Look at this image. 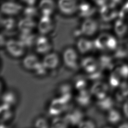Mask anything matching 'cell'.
<instances>
[{
  "instance_id": "6da1fadb",
  "label": "cell",
  "mask_w": 128,
  "mask_h": 128,
  "mask_svg": "<svg viewBox=\"0 0 128 128\" xmlns=\"http://www.w3.org/2000/svg\"><path fill=\"white\" fill-rule=\"evenodd\" d=\"M5 45L8 52L13 56L20 57L24 53L25 46L19 40H10Z\"/></svg>"
},
{
  "instance_id": "836d02e7",
  "label": "cell",
  "mask_w": 128,
  "mask_h": 128,
  "mask_svg": "<svg viewBox=\"0 0 128 128\" xmlns=\"http://www.w3.org/2000/svg\"><path fill=\"white\" fill-rule=\"evenodd\" d=\"M47 68L44 65V64L42 62H40L36 68L34 69V71L38 75H44L46 73Z\"/></svg>"
},
{
  "instance_id": "4fadbf2b",
  "label": "cell",
  "mask_w": 128,
  "mask_h": 128,
  "mask_svg": "<svg viewBox=\"0 0 128 128\" xmlns=\"http://www.w3.org/2000/svg\"><path fill=\"white\" fill-rule=\"evenodd\" d=\"M36 50L40 54H45L50 50L51 46L48 39L44 36L37 38L36 42Z\"/></svg>"
},
{
  "instance_id": "484cf974",
  "label": "cell",
  "mask_w": 128,
  "mask_h": 128,
  "mask_svg": "<svg viewBox=\"0 0 128 128\" xmlns=\"http://www.w3.org/2000/svg\"><path fill=\"white\" fill-rule=\"evenodd\" d=\"M122 78L118 68H116L111 73L110 77V84L112 87H116L120 84Z\"/></svg>"
},
{
  "instance_id": "cb8c5ba5",
  "label": "cell",
  "mask_w": 128,
  "mask_h": 128,
  "mask_svg": "<svg viewBox=\"0 0 128 128\" xmlns=\"http://www.w3.org/2000/svg\"><path fill=\"white\" fill-rule=\"evenodd\" d=\"M98 100L97 105L101 110H110L112 108L114 102L113 100L110 97L106 96L102 99Z\"/></svg>"
},
{
  "instance_id": "f1b7e54d",
  "label": "cell",
  "mask_w": 128,
  "mask_h": 128,
  "mask_svg": "<svg viewBox=\"0 0 128 128\" xmlns=\"http://www.w3.org/2000/svg\"><path fill=\"white\" fill-rule=\"evenodd\" d=\"M120 114L118 110L112 109L109 110L108 114V120L110 123L116 124L120 120Z\"/></svg>"
},
{
  "instance_id": "4316f807",
  "label": "cell",
  "mask_w": 128,
  "mask_h": 128,
  "mask_svg": "<svg viewBox=\"0 0 128 128\" xmlns=\"http://www.w3.org/2000/svg\"><path fill=\"white\" fill-rule=\"evenodd\" d=\"M2 102L10 106L14 104L16 102V98L14 94L12 92H6L2 96Z\"/></svg>"
},
{
  "instance_id": "ffe728a7",
  "label": "cell",
  "mask_w": 128,
  "mask_h": 128,
  "mask_svg": "<svg viewBox=\"0 0 128 128\" xmlns=\"http://www.w3.org/2000/svg\"><path fill=\"white\" fill-rule=\"evenodd\" d=\"M40 62L38 58L34 54H29L23 60L22 64L24 67L28 70H34Z\"/></svg>"
},
{
  "instance_id": "60d3db41",
  "label": "cell",
  "mask_w": 128,
  "mask_h": 128,
  "mask_svg": "<svg viewBox=\"0 0 128 128\" xmlns=\"http://www.w3.org/2000/svg\"><path fill=\"white\" fill-rule=\"evenodd\" d=\"M93 0L100 6H102L106 4V3L108 1V0Z\"/></svg>"
},
{
  "instance_id": "d4e9b609",
  "label": "cell",
  "mask_w": 128,
  "mask_h": 128,
  "mask_svg": "<svg viewBox=\"0 0 128 128\" xmlns=\"http://www.w3.org/2000/svg\"><path fill=\"white\" fill-rule=\"evenodd\" d=\"M128 30V26L122 20H118L114 24V30L119 36H124Z\"/></svg>"
},
{
  "instance_id": "f546056e",
  "label": "cell",
  "mask_w": 128,
  "mask_h": 128,
  "mask_svg": "<svg viewBox=\"0 0 128 128\" xmlns=\"http://www.w3.org/2000/svg\"><path fill=\"white\" fill-rule=\"evenodd\" d=\"M2 24L5 30L8 31L12 30L16 26L15 20L12 18H6L2 20Z\"/></svg>"
},
{
  "instance_id": "8992f818",
  "label": "cell",
  "mask_w": 128,
  "mask_h": 128,
  "mask_svg": "<svg viewBox=\"0 0 128 128\" xmlns=\"http://www.w3.org/2000/svg\"><path fill=\"white\" fill-rule=\"evenodd\" d=\"M98 28V24L94 20L86 19L82 24L80 30L82 33L86 36L94 34Z\"/></svg>"
},
{
  "instance_id": "e575fe53",
  "label": "cell",
  "mask_w": 128,
  "mask_h": 128,
  "mask_svg": "<svg viewBox=\"0 0 128 128\" xmlns=\"http://www.w3.org/2000/svg\"><path fill=\"white\" fill-rule=\"evenodd\" d=\"M78 126L80 128H94L96 127L94 123L90 120H82Z\"/></svg>"
},
{
  "instance_id": "74e56055",
  "label": "cell",
  "mask_w": 128,
  "mask_h": 128,
  "mask_svg": "<svg viewBox=\"0 0 128 128\" xmlns=\"http://www.w3.org/2000/svg\"><path fill=\"white\" fill-rule=\"evenodd\" d=\"M71 86L68 84H63L60 88V92L61 95L71 94Z\"/></svg>"
},
{
  "instance_id": "ab89813d",
  "label": "cell",
  "mask_w": 128,
  "mask_h": 128,
  "mask_svg": "<svg viewBox=\"0 0 128 128\" xmlns=\"http://www.w3.org/2000/svg\"><path fill=\"white\" fill-rule=\"evenodd\" d=\"M123 110L125 116L128 118V100L124 102L123 106Z\"/></svg>"
},
{
  "instance_id": "7c38bea8",
  "label": "cell",
  "mask_w": 128,
  "mask_h": 128,
  "mask_svg": "<svg viewBox=\"0 0 128 128\" xmlns=\"http://www.w3.org/2000/svg\"><path fill=\"white\" fill-rule=\"evenodd\" d=\"M52 28V21L50 16H42L38 24V30L42 34L48 33Z\"/></svg>"
},
{
  "instance_id": "52a82bcc",
  "label": "cell",
  "mask_w": 128,
  "mask_h": 128,
  "mask_svg": "<svg viewBox=\"0 0 128 128\" xmlns=\"http://www.w3.org/2000/svg\"><path fill=\"white\" fill-rule=\"evenodd\" d=\"M114 6L111 4H104L101 6L100 14L103 20L108 22L116 18V12L114 10Z\"/></svg>"
},
{
  "instance_id": "2e32d148",
  "label": "cell",
  "mask_w": 128,
  "mask_h": 128,
  "mask_svg": "<svg viewBox=\"0 0 128 128\" xmlns=\"http://www.w3.org/2000/svg\"><path fill=\"white\" fill-rule=\"evenodd\" d=\"M91 92L86 89L79 91L76 97V102L82 106H88L91 100Z\"/></svg>"
},
{
  "instance_id": "1f68e13d",
  "label": "cell",
  "mask_w": 128,
  "mask_h": 128,
  "mask_svg": "<svg viewBox=\"0 0 128 128\" xmlns=\"http://www.w3.org/2000/svg\"><path fill=\"white\" fill-rule=\"evenodd\" d=\"M88 76L89 79L94 81L98 82L102 78V74L100 70H96L92 73L88 74Z\"/></svg>"
},
{
  "instance_id": "7402d4cb",
  "label": "cell",
  "mask_w": 128,
  "mask_h": 128,
  "mask_svg": "<svg viewBox=\"0 0 128 128\" xmlns=\"http://www.w3.org/2000/svg\"><path fill=\"white\" fill-rule=\"evenodd\" d=\"M10 106L2 102L0 108V116L1 122H4L8 120L12 116V112L10 108Z\"/></svg>"
},
{
  "instance_id": "603a6c76",
  "label": "cell",
  "mask_w": 128,
  "mask_h": 128,
  "mask_svg": "<svg viewBox=\"0 0 128 128\" xmlns=\"http://www.w3.org/2000/svg\"><path fill=\"white\" fill-rule=\"evenodd\" d=\"M98 63L100 69H110L113 66L112 58L106 55L101 56L98 59Z\"/></svg>"
},
{
  "instance_id": "d6a6232c",
  "label": "cell",
  "mask_w": 128,
  "mask_h": 128,
  "mask_svg": "<svg viewBox=\"0 0 128 128\" xmlns=\"http://www.w3.org/2000/svg\"><path fill=\"white\" fill-rule=\"evenodd\" d=\"M117 48V42L116 38L112 36H110L106 44V48L110 50H114Z\"/></svg>"
},
{
  "instance_id": "d590c367",
  "label": "cell",
  "mask_w": 128,
  "mask_h": 128,
  "mask_svg": "<svg viewBox=\"0 0 128 128\" xmlns=\"http://www.w3.org/2000/svg\"><path fill=\"white\" fill-rule=\"evenodd\" d=\"M34 126L38 128H47L48 124L46 119L44 118H38L34 123Z\"/></svg>"
},
{
  "instance_id": "7a4b0ae2",
  "label": "cell",
  "mask_w": 128,
  "mask_h": 128,
  "mask_svg": "<svg viewBox=\"0 0 128 128\" xmlns=\"http://www.w3.org/2000/svg\"><path fill=\"white\" fill-rule=\"evenodd\" d=\"M66 103L60 97L54 99L49 106L48 112L50 114L54 116H58L62 113L67 107Z\"/></svg>"
},
{
  "instance_id": "4dcf8cb0",
  "label": "cell",
  "mask_w": 128,
  "mask_h": 128,
  "mask_svg": "<svg viewBox=\"0 0 128 128\" xmlns=\"http://www.w3.org/2000/svg\"><path fill=\"white\" fill-rule=\"evenodd\" d=\"M24 14L26 17L32 18L38 14V11L36 8L30 6L26 8L24 10Z\"/></svg>"
},
{
  "instance_id": "d6986e66",
  "label": "cell",
  "mask_w": 128,
  "mask_h": 128,
  "mask_svg": "<svg viewBox=\"0 0 128 128\" xmlns=\"http://www.w3.org/2000/svg\"><path fill=\"white\" fill-rule=\"evenodd\" d=\"M77 46L78 50L82 54H86L94 48V42L84 38H80L78 40Z\"/></svg>"
},
{
  "instance_id": "8fae6325",
  "label": "cell",
  "mask_w": 128,
  "mask_h": 128,
  "mask_svg": "<svg viewBox=\"0 0 128 128\" xmlns=\"http://www.w3.org/2000/svg\"><path fill=\"white\" fill-rule=\"evenodd\" d=\"M36 26L35 22L32 18L28 17L20 20L18 24V28L21 32H30Z\"/></svg>"
},
{
  "instance_id": "9c48e42d",
  "label": "cell",
  "mask_w": 128,
  "mask_h": 128,
  "mask_svg": "<svg viewBox=\"0 0 128 128\" xmlns=\"http://www.w3.org/2000/svg\"><path fill=\"white\" fill-rule=\"evenodd\" d=\"M81 66L84 70L88 74L96 70L99 67L98 61L91 56L84 58L81 62Z\"/></svg>"
},
{
  "instance_id": "8d00e7d4",
  "label": "cell",
  "mask_w": 128,
  "mask_h": 128,
  "mask_svg": "<svg viewBox=\"0 0 128 128\" xmlns=\"http://www.w3.org/2000/svg\"><path fill=\"white\" fill-rule=\"evenodd\" d=\"M122 78H128V66L126 64H122L120 66L117 67Z\"/></svg>"
},
{
  "instance_id": "3957f363",
  "label": "cell",
  "mask_w": 128,
  "mask_h": 128,
  "mask_svg": "<svg viewBox=\"0 0 128 128\" xmlns=\"http://www.w3.org/2000/svg\"><path fill=\"white\" fill-rule=\"evenodd\" d=\"M58 6L60 12L66 15L73 14L78 9L76 0H59Z\"/></svg>"
},
{
  "instance_id": "ac0fdd59",
  "label": "cell",
  "mask_w": 128,
  "mask_h": 128,
  "mask_svg": "<svg viewBox=\"0 0 128 128\" xmlns=\"http://www.w3.org/2000/svg\"><path fill=\"white\" fill-rule=\"evenodd\" d=\"M36 35L30 32H22L19 36V40L27 47H30L36 44Z\"/></svg>"
},
{
  "instance_id": "5bb4252c",
  "label": "cell",
  "mask_w": 128,
  "mask_h": 128,
  "mask_svg": "<svg viewBox=\"0 0 128 128\" xmlns=\"http://www.w3.org/2000/svg\"><path fill=\"white\" fill-rule=\"evenodd\" d=\"M42 16H50L56 8V4L53 0H42L39 4Z\"/></svg>"
},
{
  "instance_id": "83f0119b",
  "label": "cell",
  "mask_w": 128,
  "mask_h": 128,
  "mask_svg": "<svg viewBox=\"0 0 128 128\" xmlns=\"http://www.w3.org/2000/svg\"><path fill=\"white\" fill-rule=\"evenodd\" d=\"M68 124L66 122L64 118H60L56 116L54 118L52 122L51 126L56 128H64L68 126Z\"/></svg>"
},
{
  "instance_id": "b9f144b4",
  "label": "cell",
  "mask_w": 128,
  "mask_h": 128,
  "mask_svg": "<svg viewBox=\"0 0 128 128\" xmlns=\"http://www.w3.org/2000/svg\"><path fill=\"white\" fill-rule=\"evenodd\" d=\"M24 2L26 3L29 6H32L35 3L36 0H22Z\"/></svg>"
},
{
  "instance_id": "e0dca14e",
  "label": "cell",
  "mask_w": 128,
  "mask_h": 128,
  "mask_svg": "<svg viewBox=\"0 0 128 128\" xmlns=\"http://www.w3.org/2000/svg\"><path fill=\"white\" fill-rule=\"evenodd\" d=\"M59 62V58L57 54L50 53L48 54L44 58L42 63L47 68H56Z\"/></svg>"
},
{
  "instance_id": "44dd1931",
  "label": "cell",
  "mask_w": 128,
  "mask_h": 128,
  "mask_svg": "<svg viewBox=\"0 0 128 128\" xmlns=\"http://www.w3.org/2000/svg\"><path fill=\"white\" fill-rule=\"evenodd\" d=\"M110 36V34L106 33L100 34L94 41V47L100 50L106 48V44Z\"/></svg>"
},
{
  "instance_id": "9a60e30c",
  "label": "cell",
  "mask_w": 128,
  "mask_h": 128,
  "mask_svg": "<svg viewBox=\"0 0 128 128\" xmlns=\"http://www.w3.org/2000/svg\"><path fill=\"white\" fill-rule=\"evenodd\" d=\"M79 15L84 18H88L95 14L96 8L95 7H92L90 5L86 2H82L78 6Z\"/></svg>"
},
{
  "instance_id": "5b68a950",
  "label": "cell",
  "mask_w": 128,
  "mask_h": 128,
  "mask_svg": "<svg viewBox=\"0 0 128 128\" xmlns=\"http://www.w3.org/2000/svg\"><path fill=\"white\" fill-rule=\"evenodd\" d=\"M108 91V85L101 82H96L92 86L90 92L95 96L98 100H101L106 96Z\"/></svg>"
},
{
  "instance_id": "ba28073f",
  "label": "cell",
  "mask_w": 128,
  "mask_h": 128,
  "mask_svg": "<svg viewBox=\"0 0 128 128\" xmlns=\"http://www.w3.org/2000/svg\"><path fill=\"white\" fill-rule=\"evenodd\" d=\"M22 6L13 2H4L1 7L2 12L8 15H15L18 14L22 10Z\"/></svg>"
},
{
  "instance_id": "30bf717a",
  "label": "cell",
  "mask_w": 128,
  "mask_h": 128,
  "mask_svg": "<svg viewBox=\"0 0 128 128\" xmlns=\"http://www.w3.org/2000/svg\"><path fill=\"white\" fill-rule=\"evenodd\" d=\"M82 118L83 114L82 112L78 109L74 110L64 116L68 124L72 126L78 125L82 121Z\"/></svg>"
},
{
  "instance_id": "277c9868",
  "label": "cell",
  "mask_w": 128,
  "mask_h": 128,
  "mask_svg": "<svg viewBox=\"0 0 128 128\" xmlns=\"http://www.w3.org/2000/svg\"><path fill=\"white\" fill-rule=\"evenodd\" d=\"M63 58L64 64L68 67L70 68H76L78 55L73 48H68L64 52Z\"/></svg>"
},
{
  "instance_id": "f35d334b",
  "label": "cell",
  "mask_w": 128,
  "mask_h": 128,
  "mask_svg": "<svg viewBox=\"0 0 128 128\" xmlns=\"http://www.w3.org/2000/svg\"><path fill=\"white\" fill-rule=\"evenodd\" d=\"M86 82L85 80L80 79L78 80L75 84V88L76 90L80 91L86 89Z\"/></svg>"
}]
</instances>
